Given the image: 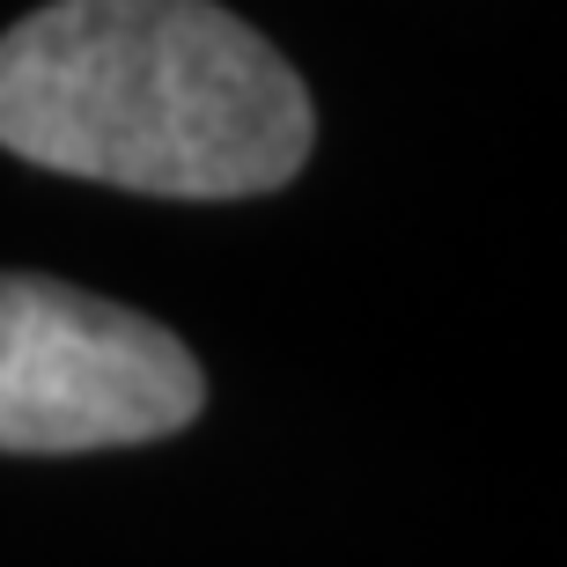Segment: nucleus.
<instances>
[{"mask_svg":"<svg viewBox=\"0 0 567 567\" xmlns=\"http://www.w3.org/2000/svg\"><path fill=\"white\" fill-rule=\"evenodd\" d=\"M310 89L214 0H52L0 38V147L155 199H251L310 163Z\"/></svg>","mask_w":567,"mask_h":567,"instance_id":"nucleus-1","label":"nucleus"},{"mask_svg":"<svg viewBox=\"0 0 567 567\" xmlns=\"http://www.w3.org/2000/svg\"><path fill=\"white\" fill-rule=\"evenodd\" d=\"M207 377L155 317L66 280L0 274V450L82 457L199 421Z\"/></svg>","mask_w":567,"mask_h":567,"instance_id":"nucleus-2","label":"nucleus"}]
</instances>
